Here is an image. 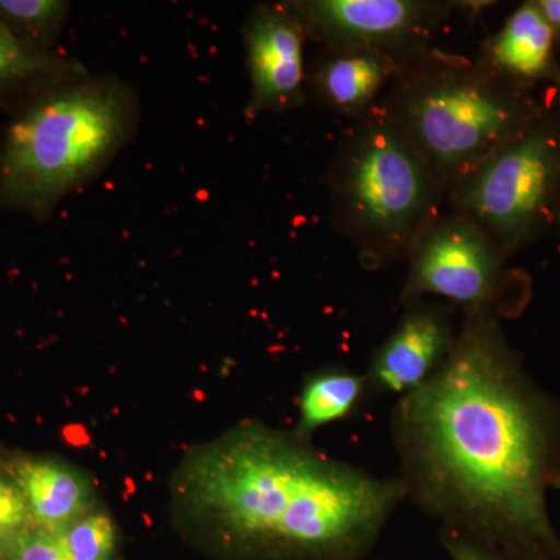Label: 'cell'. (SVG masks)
Listing matches in <instances>:
<instances>
[{
  "label": "cell",
  "mask_w": 560,
  "mask_h": 560,
  "mask_svg": "<svg viewBox=\"0 0 560 560\" xmlns=\"http://www.w3.org/2000/svg\"><path fill=\"white\" fill-rule=\"evenodd\" d=\"M390 436L405 497L490 551L559 550L547 490L560 481V427L495 313L463 311L440 370L397 399Z\"/></svg>",
  "instance_id": "1"
},
{
  "label": "cell",
  "mask_w": 560,
  "mask_h": 560,
  "mask_svg": "<svg viewBox=\"0 0 560 560\" xmlns=\"http://www.w3.org/2000/svg\"><path fill=\"white\" fill-rule=\"evenodd\" d=\"M173 499L186 518L246 559L360 560L407 497L397 477H377L293 431L245 420L184 456Z\"/></svg>",
  "instance_id": "2"
},
{
  "label": "cell",
  "mask_w": 560,
  "mask_h": 560,
  "mask_svg": "<svg viewBox=\"0 0 560 560\" xmlns=\"http://www.w3.org/2000/svg\"><path fill=\"white\" fill-rule=\"evenodd\" d=\"M132 84L91 72L61 81L10 114L0 135V209L47 223L138 135Z\"/></svg>",
  "instance_id": "3"
},
{
  "label": "cell",
  "mask_w": 560,
  "mask_h": 560,
  "mask_svg": "<svg viewBox=\"0 0 560 560\" xmlns=\"http://www.w3.org/2000/svg\"><path fill=\"white\" fill-rule=\"evenodd\" d=\"M375 108L415 143L447 197L489 154L539 120L525 84L431 49L405 62Z\"/></svg>",
  "instance_id": "4"
},
{
  "label": "cell",
  "mask_w": 560,
  "mask_h": 560,
  "mask_svg": "<svg viewBox=\"0 0 560 560\" xmlns=\"http://www.w3.org/2000/svg\"><path fill=\"white\" fill-rule=\"evenodd\" d=\"M326 186L335 231L368 270L407 260L445 200L429 162L377 108L342 136Z\"/></svg>",
  "instance_id": "5"
},
{
  "label": "cell",
  "mask_w": 560,
  "mask_h": 560,
  "mask_svg": "<svg viewBox=\"0 0 560 560\" xmlns=\"http://www.w3.org/2000/svg\"><path fill=\"white\" fill-rule=\"evenodd\" d=\"M559 183L560 130L537 120L460 178L445 200L506 257L539 230Z\"/></svg>",
  "instance_id": "6"
},
{
  "label": "cell",
  "mask_w": 560,
  "mask_h": 560,
  "mask_svg": "<svg viewBox=\"0 0 560 560\" xmlns=\"http://www.w3.org/2000/svg\"><path fill=\"white\" fill-rule=\"evenodd\" d=\"M401 302L438 298L463 311L495 313L503 287L504 254L481 228L460 213L436 217L408 256Z\"/></svg>",
  "instance_id": "7"
},
{
  "label": "cell",
  "mask_w": 560,
  "mask_h": 560,
  "mask_svg": "<svg viewBox=\"0 0 560 560\" xmlns=\"http://www.w3.org/2000/svg\"><path fill=\"white\" fill-rule=\"evenodd\" d=\"M307 39L324 47H371L415 57L431 49L460 2L434 0H291Z\"/></svg>",
  "instance_id": "8"
},
{
  "label": "cell",
  "mask_w": 560,
  "mask_h": 560,
  "mask_svg": "<svg viewBox=\"0 0 560 560\" xmlns=\"http://www.w3.org/2000/svg\"><path fill=\"white\" fill-rule=\"evenodd\" d=\"M250 81L245 117L283 114L307 101L304 27L290 2L254 7L242 28Z\"/></svg>",
  "instance_id": "9"
},
{
  "label": "cell",
  "mask_w": 560,
  "mask_h": 560,
  "mask_svg": "<svg viewBox=\"0 0 560 560\" xmlns=\"http://www.w3.org/2000/svg\"><path fill=\"white\" fill-rule=\"evenodd\" d=\"M393 334L372 355L366 377L371 394L405 396L429 381L455 345V308L429 298L405 301Z\"/></svg>",
  "instance_id": "10"
},
{
  "label": "cell",
  "mask_w": 560,
  "mask_h": 560,
  "mask_svg": "<svg viewBox=\"0 0 560 560\" xmlns=\"http://www.w3.org/2000/svg\"><path fill=\"white\" fill-rule=\"evenodd\" d=\"M410 58L371 47H324L305 88L324 108L360 120L381 103Z\"/></svg>",
  "instance_id": "11"
},
{
  "label": "cell",
  "mask_w": 560,
  "mask_h": 560,
  "mask_svg": "<svg viewBox=\"0 0 560 560\" xmlns=\"http://www.w3.org/2000/svg\"><path fill=\"white\" fill-rule=\"evenodd\" d=\"M5 464L24 495L33 526L60 534L97 508L90 477L68 463L18 456Z\"/></svg>",
  "instance_id": "12"
},
{
  "label": "cell",
  "mask_w": 560,
  "mask_h": 560,
  "mask_svg": "<svg viewBox=\"0 0 560 560\" xmlns=\"http://www.w3.org/2000/svg\"><path fill=\"white\" fill-rule=\"evenodd\" d=\"M555 36L537 2L523 3L482 46L481 60L515 83L558 80Z\"/></svg>",
  "instance_id": "13"
},
{
  "label": "cell",
  "mask_w": 560,
  "mask_h": 560,
  "mask_svg": "<svg viewBox=\"0 0 560 560\" xmlns=\"http://www.w3.org/2000/svg\"><path fill=\"white\" fill-rule=\"evenodd\" d=\"M88 72L75 58L33 49L0 24V113L13 114L40 92Z\"/></svg>",
  "instance_id": "14"
},
{
  "label": "cell",
  "mask_w": 560,
  "mask_h": 560,
  "mask_svg": "<svg viewBox=\"0 0 560 560\" xmlns=\"http://www.w3.org/2000/svg\"><path fill=\"white\" fill-rule=\"evenodd\" d=\"M371 394L366 374L348 368H324L305 381L298 400L293 433L304 441L323 427L352 418Z\"/></svg>",
  "instance_id": "15"
},
{
  "label": "cell",
  "mask_w": 560,
  "mask_h": 560,
  "mask_svg": "<svg viewBox=\"0 0 560 560\" xmlns=\"http://www.w3.org/2000/svg\"><path fill=\"white\" fill-rule=\"evenodd\" d=\"M72 5L66 0H0V24L33 49L51 51Z\"/></svg>",
  "instance_id": "16"
},
{
  "label": "cell",
  "mask_w": 560,
  "mask_h": 560,
  "mask_svg": "<svg viewBox=\"0 0 560 560\" xmlns=\"http://www.w3.org/2000/svg\"><path fill=\"white\" fill-rule=\"evenodd\" d=\"M60 539L70 560H114L116 558V523L108 512L98 510V506L61 530Z\"/></svg>",
  "instance_id": "17"
},
{
  "label": "cell",
  "mask_w": 560,
  "mask_h": 560,
  "mask_svg": "<svg viewBox=\"0 0 560 560\" xmlns=\"http://www.w3.org/2000/svg\"><path fill=\"white\" fill-rule=\"evenodd\" d=\"M33 526L31 512L7 464H0V552L18 534Z\"/></svg>",
  "instance_id": "18"
},
{
  "label": "cell",
  "mask_w": 560,
  "mask_h": 560,
  "mask_svg": "<svg viewBox=\"0 0 560 560\" xmlns=\"http://www.w3.org/2000/svg\"><path fill=\"white\" fill-rule=\"evenodd\" d=\"M3 560H70L60 534L31 526L7 545Z\"/></svg>",
  "instance_id": "19"
},
{
  "label": "cell",
  "mask_w": 560,
  "mask_h": 560,
  "mask_svg": "<svg viewBox=\"0 0 560 560\" xmlns=\"http://www.w3.org/2000/svg\"><path fill=\"white\" fill-rule=\"evenodd\" d=\"M440 540L451 560H501L497 552L460 536L455 530L441 529Z\"/></svg>",
  "instance_id": "20"
},
{
  "label": "cell",
  "mask_w": 560,
  "mask_h": 560,
  "mask_svg": "<svg viewBox=\"0 0 560 560\" xmlns=\"http://www.w3.org/2000/svg\"><path fill=\"white\" fill-rule=\"evenodd\" d=\"M537 5L556 35H560V0H540Z\"/></svg>",
  "instance_id": "21"
},
{
  "label": "cell",
  "mask_w": 560,
  "mask_h": 560,
  "mask_svg": "<svg viewBox=\"0 0 560 560\" xmlns=\"http://www.w3.org/2000/svg\"><path fill=\"white\" fill-rule=\"evenodd\" d=\"M0 560H3V558H2V552H0Z\"/></svg>",
  "instance_id": "22"
},
{
  "label": "cell",
  "mask_w": 560,
  "mask_h": 560,
  "mask_svg": "<svg viewBox=\"0 0 560 560\" xmlns=\"http://www.w3.org/2000/svg\"><path fill=\"white\" fill-rule=\"evenodd\" d=\"M559 83H560V81H559ZM559 223H560V209H559Z\"/></svg>",
  "instance_id": "23"
},
{
  "label": "cell",
  "mask_w": 560,
  "mask_h": 560,
  "mask_svg": "<svg viewBox=\"0 0 560 560\" xmlns=\"http://www.w3.org/2000/svg\"><path fill=\"white\" fill-rule=\"evenodd\" d=\"M360 560H366V559H360Z\"/></svg>",
  "instance_id": "24"
}]
</instances>
